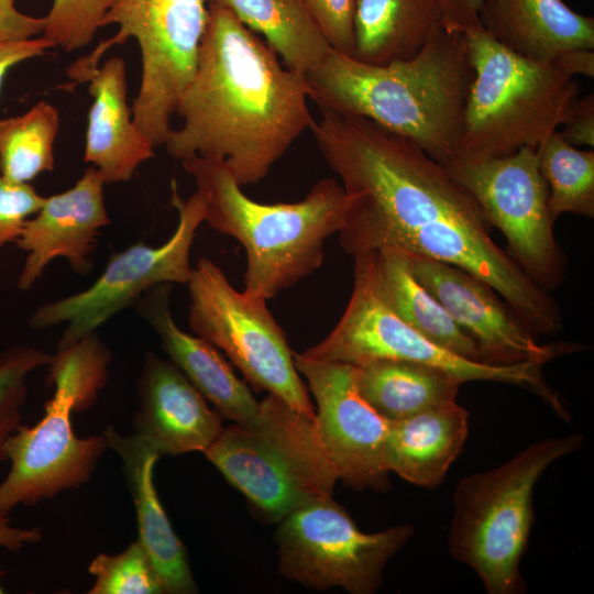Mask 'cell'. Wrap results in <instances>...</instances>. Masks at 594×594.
Returning a JSON list of instances; mask_svg holds the SVG:
<instances>
[{
    "mask_svg": "<svg viewBox=\"0 0 594 594\" xmlns=\"http://www.w3.org/2000/svg\"><path fill=\"white\" fill-rule=\"evenodd\" d=\"M320 112L309 129L348 198L338 231L348 254L389 250L451 264L490 285L536 337L561 328L554 298L493 241L479 204L443 165L366 118Z\"/></svg>",
    "mask_w": 594,
    "mask_h": 594,
    "instance_id": "cell-1",
    "label": "cell"
},
{
    "mask_svg": "<svg viewBox=\"0 0 594 594\" xmlns=\"http://www.w3.org/2000/svg\"><path fill=\"white\" fill-rule=\"evenodd\" d=\"M304 75L230 10L208 4L195 74L179 98L183 118L165 142L176 160L223 161L242 187L256 184L310 128Z\"/></svg>",
    "mask_w": 594,
    "mask_h": 594,
    "instance_id": "cell-2",
    "label": "cell"
},
{
    "mask_svg": "<svg viewBox=\"0 0 594 594\" xmlns=\"http://www.w3.org/2000/svg\"><path fill=\"white\" fill-rule=\"evenodd\" d=\"M304 77L320 109L366 118L443 166L458 157L474 78L464 32L439 23L414 56L382 65L331 48Z\"/></svg>",
    "mask_w": 594,
    "mask_h": 594,
    "instance_id": "cell-3",
    "label": "cell"
},
{
    "mask_svg": "<svg viewBox=\"0 0 594 594\" xmlns=\"http://www.w3.org/2000/svg\"><path fill=\"white\" fill-rule=\"evenodd\" d=\"M182 163L204 198L205 222L245 250L246 298L267 301L321 267L348 207L336 179H320L299 201L263 204L242 191L223 161L195 155Z\"/></svg>",
    "mask_w": 594,
    "mask_h": 594,
    "instance_id": "cell-4",
    "label": "cell"
},
{
    "mask_svg": "<svg viewBox=\"0 0 594 594\" xmlns=\"http://www.w3.org/2000/svg\"><path fill=\"white\" fill-rule=\"evenodd\" d=\"M111 352L96 331L52 355L46 383L54 394L43 417L33 426L21 424L6 443L11 466L0 483V517L89 481L107 443L102 433L77 437L72 413L94 405L108 382Z\"/></svg>",
    "mask_w": 594,
    "mask_h": 594,
    "instance_id": "cell-5",
    "label": "cell"
},
{
    "mask_svg": "<svg viewBox=\"0 0 594 594\" xmlns=\"http://www.w3.org/2000/svg\"><path fill=\"white\" fill-rule=\"evenodd\" d=\"M464 33L474 78L455 160L503 157L521 147L536 150L566 121L579 98L578 80L552 64L513 53L481 25Z\"/></svg>",
    "mask_w": 594,
    "mask_h": 594,
    "instance_id": "cell-6",
    "label": "cell"
},
{
    "mask_svg": "<svg viewBox=\"0 0 594 594\" xmlns=\"http://www.w3.org/2000/svg\"><path fill=\"white\" fill-rule=\"evenodd\" d=\"M583 439L580 433L543 439L506 463L457 484L449 552L472 568L487 593L525 592L520 561L534 520V490L543 472L576 451Z\"/></svg>",
    "mask_w": 594,
    "mask_h": 594,
    "instance_id": "cell-7",
    "label": "cell"
},
{
    "mask_svg": "<svg viewBox=\"0 0 594 594\" xmlns=\"http://www.w3.org/2000/svg\"><path fill=\"white\" fill-rule=\"evenodd\" d=\"M204 453L271 521L315 499L332 497L339 480L316 419L272 394L260 403L255 418L223 428Z\"/></svg>",
    "mask_w": 594,
    "mask_h": 594,
    "instance_id": "cell-8",
    "label": "cell"
},
{
    "mask_svg": "<svg viewBox=\"0 0 594 594\" xmlns=\"http://www.w3.org/2000/svg\"><path fill=\"white\" fill-rule=\"evenodd\" d=\"M207 21L206 0H116L101 26L116 24L118 32L72 64L67 75L86 82L109 48L135 38L142 74L133 120L155 147L164 145L170 118L195 74Z\"/></svg>",
    "mask_w": 594,
    "mask_h": 594,
    "instance_id": "cell-9",
    "label": "cell"
},
{
    "mask_svg": "<svg viewBox=\"0 0 594 594\" xmlns=\"http://www.w3.org/2000/svg\"><path fill=\"white\" fill-rule=\"evenodd\" d=\"M314 361L360 365L375 360H397L441 370L461 383L497 382L526 388L541 397L562 418L569 414L546 383L537 362L494 365L449 351L403 321L378 295L360 255L354 256V283L346 308L336 327L318 344L299 353Z\"/></svg>",
    "mask_w": 594,
    "mask_h": 594,
    "instance_id": "cell-10",
    "label": "cell"
},
{
    "mask_svg": "<svg viewBox=\"0 0 594 594\" xmlns=\"http://www.w3.org/2000/svg\"><path fill=\"white\" fill-rule=\"evenodd\" d=\"M194 334L223 351L246 381L316 419L285 332L266 307L233 288L213 261L198 260L187 283Z\"/></svg>",
    "mask_w": 594,
    "mask_h": 594,
    "instance_id": "cell-11",
    "label": "cell"
},
{
    "mask_svg": "<svg viewBox=\"0 0 594 594\" xmlns=\"http://www.w3.org/2000/svg\"><path fill=\"white\" fill-rule=\"evenodd\" d=\"M411 525L365 534L332 497L309 502L279 520L278 570L316 590L339 586L352 594L380 587L386 563L413 537Z\"/></svg>",
    "mask_w": 594,
    "mask_h": 594,
    "instance_id": "cell-12",
    "label": "cell"
},
{
    "mask_svg": "<svg viewBox=\"0 0 594 594\" xmlns=\"http://www.w3.org/2000/svg\"><path fill=\"white\" fill-rule=\"evenodd\" d=\"M170 204L178 213V223L166 242L158 246L139 242L113 253L92 285L40 306L29 326L44 330L66 323L57 343V349L63 348L95 332L127 307L134 306L147 289L160 284H187L193 272L191 246L206 218L205 202L198 190L182 198L173 179Z\"/></svg>",
    "mask_w": 594,
    "mask_h": 594,
    "instance_id": "cell-13",
    "label": "cell"
},
{
    "mask_svg": "<svg viewBox=\"0 0 594 594\" xmlns=\"http://www.w3.org/2000/svg\"><path fill=\"white\" fill-rule=\"evenodd\" d=\"M476 200L488 224L505 237L508 255L540 288H557L564 278L565 255L556 240L549 188L536 151L444 166Z\"/></svg>",
    "mask_w": 594,
    "mask_h": 594,
    "instance_id": "cell-14",
    "label": "cell"
},
{
    "mask_svg": "<svg viewBox=\"0 0 594 594\" xmlns=\"http://www.w3.org/2000/svg\"><path fill=\"white\" fill-rule=\"evenodd\" d=\"M294 359L316 399L318 433L338 479L355 491L385 490L389 422L359 393L355 365L308 360L299 353Z\"/></svg>",
    "mask_w": 594,
    "mask_h": 594,
    "instance_id": "cell-15",
    "label": "cell"
},
{
    "mask_svg": "<svg viewBox=\"0 0 594 594\" xmlns=\"http://www.w3.org/2000/svg\"><path fill=\"white\" fill-rule=\"evenodd\" d=\"M416 279L477 344L485 363L546 364L571 351L566 344H541L515 311L486 283L451 264L402 254Z\"/></svg>",
    "mask_w": 594,
    "mask_h": 594,
    "instance_id": "cell-16",
    "label": "cell"
},
{
    "mask_svg": "<svg viewBox=\"0 0 594 594\" xmlns=\"http://www.w3.org/2000/svg\"><path fill=\"white\" fill-rule=\"evenodd\" d=\"M105 185L100 172L90 165L72 188L44 198L15 242L26 253L18 278L21 290L31 288L56 257L66 258L75 273L90 272L89 256L97 246L99 230L110 223Z\"/></svg>",
    "mask_w": 594,
    "mask_h": 594,
    "instance_id": "cell-17",
    "label": "cell"
},
{
    "mask_svg": "<svg viewBox=\"0 0 594 594\" xmlns=\"http://www.w3.org/2000/svg\"><path fill=\"white\" fill-rule=\"evenodd\" d=\"M134 435L161 455L205 452L223 429V417L170 362L147 351L138 380Z\"/></svg>",
    "mask_w": 594,
    "mask_h": 594,
    "instance_id": "cell-18",
    "label": "cell"
},
{
    "mask_svg": "<svg viewBox=\"0 0 594 594\" xmlns=\"http://www.w3.org/2000/svg\"><path fill=\"white\" fill-rule=\"evenodd\" d=\"M170 292L172 284L147 289L134 304L136 311L155 330L169 361L223 418L237 424L252 420L260 403L215 345L177 326L169 307Z\"/></svg>",
    "mask_w": 594,
    "mask_h": 594,
    "instance_id": "cell-19",
    "label": "cell"
},
{
    "mask_svg": "<svg viewBox=\"0 0 594 594\" xmlns=\"http://www.w3.org/2000/svg\"><path fill=\"white\" fill-rule=\"evenodd\" d=\"M102 435L107 448L122 461L136 513L138 541L156 570L163 593H196L186 548L173 529L153 480L155 463L162 455L134 433L124 437L107 426Z\"/></svg>",
    "mask_w": 594,
    "mask_h": 594,
    "instance_id": "cell-20",
    "label": "cell"
},
{
    "mask_svg": "<svg viewBox=\"0 0 594 594\" xmlns=\"http://www.w3.org/2000/svg\"><path fill=\"white\" fill-rule=\"evenodd\" d=\"M86 82L92 102L84 161L100 172L106 184L128 182L142 163L155 156V146L135 124L128 105L124 59L108 58L90 73Z\"/></svg>",
    "mask_w": 594,
    "mask_h": 594,
    "instance_id": "cell-21",
    "label": "cell"
},
{
    "mask_svg": "<svg viewBox=\"0 0 594 594\" xmlns=\"http://www.w3.org/2000/svg\"><path fill=\"white\" fill-rule=\"evenodd\" d=\"M479 21L513 53L543 64L576 50L594 51V19L562 0H483Z\"/></svg>",
    "mask_w": 594,
    "mask_h": 594,
    "instance_id": "cell-22",
    "label": "cell"
},
{
    "mask_svg": "<svg viewBox=\"0 0 594 594\" xmlns=\"http://www.w3.org/2000/svg\"><path fill=\"white\" fill-rule=\"evenodd\" d=\"M468 418L466 409L452 400L389 422L388 471L417 486L439 485L466 441Z\"/></svg>",
    "mask_w": 594,
    "mask_h": 594,
    "instance_id": "cell-23",
    "label": "cell"
},
{
    "mask_svg": "<svg viewBox=\"0 0 594 594\" xmlns=\"http://www.w3.org/2000/svg\"><path fill=\"white\" fill-rule=\"evenodd\" d=\"M356 255L363 258L381 298L403 321L436 344L484 362L476 342L416 279L402 254L381 250Z\"/></svg>",
    "mask_w": 594,
    "mask_h": 594,
    "instance_id": "cell-24",
    "label": "cell"
},
{
    "mask_svg": "<svg viewBox=\"0 0 594 594\" xmlns=\"http://www.w3.org/2000/svg\"><path fill=\"white\" fill-rule=\"evenodd\" d=\"M439 23L438 0H356L353 57L375 65L409 58Z\"/></svg>",
    "mask_w": 594,
    "mask_h": 594,
    "instance_id": "cell-25",
    "label": "cell"
},
{
    "mask_svg": "<svg viewBox=\"0 0 594 594\" xmlns=\"http://www.w3.org/2000/svg\"><path fill=\"white\" fill-rule=\"evenodd\" d=\"M355 369L359 393L388 422L457 400L462 384L441 370L407 361L375 360Z\"/></svg>",
    "mask_w": 594,
    "mask_h": 594,
    "instance_id": "cell-26",
    "label": "cell"
},
{
    "mask_svg": "<svg viewBox=\"0 0 594 594\" xmlns=\"http://www.w3.org/2000/svg\"><path fill=\"white\" fill-rule=\"evenodd\" d=\"M261 33L285 66L305 75L332 48L304 0H206Z\"/></svg>",
    "mask_w": 594,
    "mask_h": 594,
    "instance_id": "cell-27",
    "label": "cell"
},
{
    "mask_svg": "<svg viewBox=\"0 0 594 594\" xmlns=\"http://www.w3.org/2000/svg\"><path fill=\"white\" fill-rule=\"evenodd\" d=\"M58 130V110L45 100L23 114L0 120V174L13 182L30 183L54 170Z\"/></svg>",
    "mask_w": 594,
    "mask_h": 594,
    "instance_id": "cell-28",
    "label": "cell"
},
{
    "mask_svg": "<svg viewBox=\"0 0 594 594\" xmlns=\"http://www.w3.org/2000/svg\"><path fill=\"white\" fill-rule=\"evenodd\" d=\"M538 166L549 188L554 220L561 213L594 217V151L569 144L556 130L537 147Z\"/></svg>",
    "mask_w": 594,
    "mask_h": 594,
    "instance_id": "cell-29",
    "label": "cell"
},
{
    "mask_svg": "<svg viewBox=\"0 0 594 594\" xmlns=\"http://www.w3.org/2000/svg\"><path fill=\"white\" fill-rule=\"evenodd\" d=\"M95 583L88 594H161L156 570L136 540L118 554H98L88 566Z\"/></svg>",
    "mask_w": 594,
    "mask_h": 594,
    "instance_id": "cell-30",
    "label": "cell"
},
{
    "mask_svg": "<svg viewBox=\"0 0 594 594\" xmlns=\"http://www.w3.org/2000/svg\"><path fill=\"white\" fill-rule=\"evenodd\" d=\"M52 354L29 345L12 346L0 355V464L8 461L6 443L21 425L26 400V376L47 365Z\"/></svg>",
    "mask_w": 594,
    "mask_h": 594,
    "instance_id": "cell-31",
    "label": "cell"
},
{
    "mask_svg": "<svg viewBox=\"0 0 594 594\" xmlns=\"http://www.w3.org/2000/svg\"><path fill=\"white\" fill-rule=\"evenodd\" d=\"M116 0H53L43 36L66 52L89 45Z\"/></svg>",
    "mask_w": 594,
    "mask_h": 594,
    "instance_id": "cell-32",
    "label": "cell"
},
{
    "mask_svg": "<svg viewBox=\"0 0 594 594\" xmlns=\"http://www.w3.org/2000/svg\"><path fill=\"white\" fill-rule=\"evenodd\" d=\"M30 183H18L0 174V248L16 242L25 222L44 202Z\"/></svg>",
    "mask_w": 594,
    "mask_h": 594,
    "instance_id": "cell-33",
    "label": "cell"
},
{
    "mask_svg": "<svg viewBox=\"0 0 594 594\" xmlns=\"http://www.w3.org/2000/svg\"><path fill=\"white\" fill-rule=\"evenodd\" d=\"M330 46L354 55L356 0H304Z\"/></svg>",
    "mask_w": 594,
    "mask_h": 594,
    "instance_id": "cell-34",
    "label": "cell"
},
{
    "mask_svg": "<svg viewBox=\"0 0 594 594\" xmlns=\"http://www.w3.org/2000/svg\"><path fill=\"white\" fill-rule=\"evenodd\" d=\"M45 16L22 13L14 0H0V41H23L43 34Z\"/></svg>",
    "mask_w": 594,
    "mask_h": 594,
    "instance_id": "cell-35",
    "label": "cell"
},
{
    "mask_svg": "<svg viewBox=\"0 0 594 594\" xmlns=\"http://www.w3.org/2000/svg\"><path fill=\"white\" fill-rule=\"evenodd\" d=\"M561 136L573 146H594V94L578 98L562 124Z\"/></svg>",
    "mask_w": 594,
    "mask_h": 594,
    "instance_id": "cell-36",
    "label": "cell"
},
{
    "mask_svg": "<svg viewBox=\"0 0 594 594\" xmlns=\"http://www.w3.org/2000/svg\"><path fill=\"white\" fill-rule=\"evenodd\" d=\"M54 44L45 36L23 41H0V91L8 72L15 65L45 54Z\"/></svg>",
    "mask_w": 594,
    "mask_h": 594,
    "instance_id": "cell-37",
    "label": "cell"
},
{
    "mask_svg": "<svg viewBox=\"0 0 594 594\" xmlns=\"http://www.w3.org/2000/svg\"><path fill=\"white\" fill-rule=\"evenodd\" d=\"M441 23L452 31H462L481 25L479 11L483 0H438Z\"/></svg>",
    "mask_w": 594,
    "mask_h": 594,
    "instance_id": "cell-38",
    "label": "cell"
},
{
    "mask_svg": "<svg viewBox=\"0 0 594 594\" xmlns=\"http://www.w3.org/2000/svg\"><path fill=\"white\" fill-rule=\"evenodd\" d=\"M42 539V532L38 528L24 529L10 525L8 517H0V546L11 550L19 551L26 544H34Z\"/></svg>",
    "mask_w": 594,
    "mask_h": 594,
    "instance_id": "cell-39",
    "label": "cell"
},
{
    "mask_svg": "<svg viewBox=\"0 0 594 594\" xmlns=\"http://www.w3.org/2000/svg\"><path fill=\"white\" fill-rule=\"evenodd\" d=\"M552 65L566 72L568 74L594 76V51L576 50L561 54L553 61Z\"/></svg>",
    "mask_w": 594,
    "mask_h": 594,
    "instance_id": "cell-40",
    "label": "cell"
},
{
    "mask_svg": "<svg viewBox=\"0 0 594 594\" xmlns=\"http://www.w3.org/2000/svg\"><path fill=\"white\" fill-rule=\"evenodd\" d=\"M7 574V571L0 569V594L4 593V587L2 585V578Z\"/></svg>",
    "mask_w": 594,
    "mask_h": 594,
    "instance_id": "cell-41",
    "label": "cell"
}]
</instances>
